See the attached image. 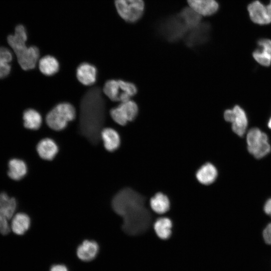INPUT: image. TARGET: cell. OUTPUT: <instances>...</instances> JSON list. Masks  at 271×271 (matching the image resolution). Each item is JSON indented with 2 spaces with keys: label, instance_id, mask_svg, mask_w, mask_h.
<instances>
[{
  "label": "cell",
  "instance_id": "cell-16",
  "mask_svg": "<svg viewBox=\"0 0 271 271\" xmlns=\"http://www.w3.org/2000/svg\"><path fill=\"white\" fill-rule=\"evenodd\" d=\"M37 67L43 75L52 76L59 72L60 63L55 56L51 55H45L40 57Z\"/></svg>",
  "mask_w": 271,
  "mask_h": 271
},
{
  "label": "cell",
  "instance_id": "cell-31",
  "mask_svg": "<svg viewBox=\"0 0 271 271\" xmlns=\"http://www.w3.org/2000/svg\"><path fill=\"white\" fill-rule=\"evenodd\" d=\"M223 115L226 121L231 123L234 116L233 109H228L226 110L224 112Z\"/></svg>",
  "mask_w": 271,
  "mask_h": 271
},
{
  "label": "cell",
  "instance_id": "cell-29",
  "mask_svg": "<svg viewBox=\"0 0 271 271\" xmlns=\"http://www.w3.org/2000/svg\"><path fill=\"white\" fill-rule=\"evenodd\" d=\"M120 88L122 93H125L131 97L138 92L137 87L134 84L123 79H118Z\"/></svg>",
  "mask_w": 271,
  "mask_h": 271
},
{
  "label": "cell",
  "instance_id": "cell-24",
  "mask_svg": "<svg viewBox=\"0 0 271 271\" xmlns=\"http://www.w3.org/2000/svg\"><path fill=\"white\" fill-rule=\"evenodd\" d=\"M152 209L158 214L166 213L170 207V202L168 197L162 193H156L150 201Z\"/></svg>",
  "mask_w": 271,
  "mask_h": 271
},
{
  "label": "cell",
  "instance_id": "cell-8",
  "mask_svg": "<svg viewBox=\"0 0 271 271\" xmlns=\"http://www.w3.org/2000/svg\"><path fill=\"white\" fill-rule=\"evenodd\" d=\"M17 207V202L13 197H9L7 193H0V233L8 234L11 230L9 221L14 215Z\"/></svg>",
  "mask_w": 271,
  "mask_h": 271
},
{
  "label": "cell",
  "instance_id": "cell-7",
  "mask_svg": "<svg viewBox=\"0 0 271 271\" xmlns=\"http://www.w3.org/2000/svg\"><path fill=\"white\" fill-rule=\"evenodd\" d=\"M114 5L119 16L127 23L138 21L145 11L144 0H114Z\"/></svg>",
  "mask_w": 271,
  "mask_h": 271
},
{
  "label": "cell",
  "instance_id": "cell-1",
  "mask_svg": "<svg viewBox=\"0 0 271 271\" xmlns=\"http://www.w3.org/2000/svg\"><path fill=\"white\" fill-rule=\"evenodd\" d=\"M102 88L96 85L87 89L76 109L78 132L93 145L101 141L102 129L111 124L110 100L105 99Z\"/></svg>",
  "mask_w": 271,
  "mask_h": 271
},
{
  "label": "cell",
  "instance_id": "cell-3",
  "mask_svg": "<svg viewBox=\"0 0 271 271\" xmlns=\"http://www.w3.org/2000/svg\"><path fill=\"white\" fill-rule=\"evenodd\" d=\"M28 36L25 27L19 24L15 27L14 33L7 37L8 46L24 70L36 68L41 57L40 50L37 46L28 45Z\"/></svg>",
  "mask_w": 271,
  "mask_h": 271
},
{
  "label": "cell",
  "instance_id": "cell-2",
  "mask_svg": "<svg viewBox=\"0 0 271 271\" xmlns=\"http://www.w3.org/2000/svg\"><path fill=\"white\" fill-rule=\"evenodd\" d=\"M146 202L145 196L130 188L121 189L112 199V209L122 218V229L127 234L138 235L150 228L152 215Z\"/></svg>",
  "mask_w": 271,
  "mask_h": 271
},
{
  "label": "cell",
  "instance_id": "cell-23",
  "mask_svg": "<svg viewBox=\"0 0 271 271\" xmlns=\"http://www.w3.org/2000/svg\"><path fill=\"white\" fill-rule=\"evenodd\" d=\"M30 219L25 213H19L12 218L11 228L17 235L24 234L29 228Z\"/></svg>",
  "mask_w": 271,
  "mask_h": 271
},
{
  "label": "cell",
  "instance_id": "cell-22",
  "mask_svg": "<svg viewBox=\"0 0 271 271\" xmlns=\"http://www.w3.org/2000/svg\"><path fill=\"white\" fill-rule=\"evenodd\" d=\"M8 175L12 180L19 181L27 174V167L26 163L22 160L13 159L8 163Z\"/></svg>",
  "mask_w": 271,
  "mask_h": 271
},
{
  "label": "cell",
  "instance_id": "cell-12",
  "mask_svg": "<svg viewBox=\"0 0 271 271\" xmlns=\"http://www.w3.org/2000/svg\"><path fill=\"white\" fill-rule=\"evenodd\" d=\"M187 2L189 7L202 17L211 16L219 9L216 0H187Z\"/></svg>",
  "mask_w": 271,
  "mask_h": 271
},
{
  "label": "cell",
  "instance_id": "cell-17",
  "mask_svg": "<svg viewBox=\"0 0 271 271\" xmlns=\"http://www.w3.org/2000/svg\"><path fill=\"white\" fill-rule=\"evenodd\" d=\"M98 251L99 246L96 242L85 240L78 246L76 254L80 260L89 261L96 256Z\"/></svg>",
  "mask_w": 271,
  "mask_h": 271
},
{
  "label": "cell",
  "instance_id": "cell-10",
  "mask_svg": "<svg viewBox=\"0 0 271 271\" xmlns=\"http://www.w3.org/2000/svg\"><path fill=\"white\" fill-rule=\"evenodd\" d=\"M210 29L209 24L202 22L188 31L184 38L185 44L188 47L193 48L205 43L208 40Z\"/></svg>",
  "mask_w": 271,
  "mask_h": 271
},
{
  "label": "cell",
  "instance_id": "cell-4",
  "mask_svg": "<svg viewBox=\"0 0 271 271\" xmlns=\"http://www.w3.org/2000/svg\"><path fill=\"white\" fill-rule=\"evenodd\" d=\"M76 116L77 110L73 104L66 102H60L47 113L44 122L51 129L60 131L65 129Z\"/></svg>",
  "mask_w": 271,
  "mask_h": 271
},
{
  "label": "cell",
  "instance_id": "cell-21",
  "mask_svg": "<svg viewBox=\"0 0 271 271\" xmlns=\"http://www.w3.org/2000/svg\"><path fill=\"white\" fill-rule=\"evenodd\" d=\"M14 54L12 50L6 46H0V79L7 77L11 71V62Z\"/></svg>",
  "mask_w": 271,
  "mask_h": 271
},
{
  "label": "cell",
  "instance_id": "cell-6",
  "mask_svg": "<svg viewBox=\"0 0 271 271\" xmlns=\"http://www.w3.org/2000/svg\"><path fill=\"white\" fill-rule=\"evenodd\" d=\"M248 152L256 159L262 158L271 151L267 134L259 128L250 129L246 137Z\"/></svg>",
  "mask_w": 271,
  "mask_h": 271
},
{
  "label": "cell",
  "instance_id": "cell-30",
  "mask_svg": "<svg viewBox=\"0 0 271 271\" xmlns=\"http://www.w3.org/2000/svg\"><path fill=\"white\" fill-rule=\"evenodd\" d=\"M263 237L266 243L271 244V223H269L263 230Z\"/></svg>",
  "mask_w": 271,
  "mask_h": 271
},
{
  "label": "cell",
  "instance_id": "cell-15",
  "mask_svg": "<svg viewBox=\"0 0 271 271\" xmlns=\"http://www.w3.org/2000/svg\"><path fill=\"white\" fill-rule=\"evenodd\" d=\"M101 140L106 150L112 152L116 150L120 144L119 133L114 128L106 127L100 133Z\"/></svg>",
  "mask_w": 271,
  "mask_h": 271
},
{
  "label": "cell",
  "instance_id": "cell-20",
  "mask_svg": "<svg viewBox=\"0 0 271 271\" xmlns=\"http://www.w3.org/2000/svg\"><path fill=\"white\" fill-rule=\"evenodd\" d=\"M218 175L217 170L213 164L206 163L197 170L196 177L199 182L205 185H210L216 179Z\"/></svg>",
  "mask_w": 271,
  "mask_h": 271
},
{
  "label": "cell",
  "instance_id": "cell-14",
  "mask_svg": "<svg viewBox=\"0 0 271 271\" xmlns=\"http://www.w3.org/2000/svg\"><path fill=\"white\" fill-rule=\"evenodd\" d=\"M36 150L42 159L50 161L55 158L58 152L59 148L53 139L45 138L38 142L36 146Z\"/></svg>",
  "mask_w": 271,
  "mask_h": 271
},
{
  "label": "cell",
  "instance_id": "cell-13",
  "mask_svg": "<svg viewBox=\"0 0 271 271\" xmlns=\"http://www.w3.org/2000/svg\"><path fill=\"white\" fill-rule=\"evenodd\" d=\"M258 48L252 53L254 59L260 65L268 66L271 64V40L260 39L257 42Z\"/></svg>",
  "mask_w": 271,
  "mask_h": 271
},
{
  "label": "cell",
  "instance_id": "cell-33",
  "mask_svg": "<svg viewBox=\"0 0 271 271\" xmlns=\"http://www.w3.org/2000/svg\"><path fill=\"white\" fill-rule=\"evenodd\" d=\"M263 210L264 212L271 217V198L268 199L265 203Z\"/></svg>",
  "mask_w": 271,
  "mask_h": 271
},
{
  "label": "cell",
  "instance_id": "cell-19",
  "mask_svg": "<svg viewBox=\"0 0 271 271\" xmlns=\"http://www.w3.org/2000/svg\"><path fill=\"white\" fill-rule=\"evenodd\" d=\"M234 116L231 122L232 129L238 136L242 137L247 126V118L244 110L238 105L233 108Z\"/></svg>",
  "mask_w": 271,
  "mask_h": 271
},
{
  "label": "cell",
  "instance_id": "cell-11",
  "mask_svg": "<svg viewBox=\"0 0 271 271\" xmlns=\"http://www.w3.org/2000/svg\"><path fill=\"white\" fill-rule=\"evenodd\" d=\"M98 70L95 66L88 63H80L76 70V77L77 80L85 86H91L97 81Z\"/></svg>",
  "mask_w": 271,
  "mask_h": 271
},
{
  "label": "cell",
  "instance_id": "cell-18",
  "mask_svg": "<svg viewBox=\"0 0 271 271\" xmlns=\"http://www.w3.org/2000/svg\"><path fill=\"white\" fill-rule=\"evenodd\" d=\"M24 126L29 130H37L43 123V117L36 109L29 108L25 110L23 113Z\"/></svg>",
  "mask_w": 271,
  "mask_h": 271
},
{
  "label": "cell",
  "instance_id": "cell-25",
  "mask_svg": "<svg viewBox=\"0 0 271 271\" xmlns=\"http://www.w3.org/2000/svg\"><path fill=\"white\" fill-rule=\"evenodd\" d=\"M104 95L113 102H119V97L122 93L118 79L107 80L102 88Z\"/></svg>",
  "mask_w": 271,
  "mask_h": 271
},
{
  "label": "cell",
  "instance_id": "cell-5",
  "mask_svg": "<svg viewBox=\"0 0 271 271\" xmlns=\"http://www.w3.org/2000/svg\"><path fill=\"white\" fill-rule=\"evenodd\" d=\"M189 30L179 13L164 19L159 26L160 34L170 42H175L184 39Z\"/></svg>",
  "mask_w": 271,
  "mask_h": 271
},
{
  "label": "cell",
  "instance_id": "cell-32",
  "mask_svg": "<svg viewBox=\"0 0 271 271\" xmlns=\"http://www.w3.org/2000/svg\"><path fill=\"white\" fill-rule=\"evenodd\" d=\"M50 271H68L67 266L64 264H54L50 269Z\"/></svg>",
  "mask_w": 271,
  "mask_h": 271
},
{
  "label": "cell",
  "instance_id": "cell-26",
  "mask_svg": "<svg viewBox=\"0 0 271 271\" xmlns=\"http://www.w3.org/2000/svg\"><path fill=\"white\" fill-rule=\"evenodd\" d=\"M117 106L121 115L128 122L134 120L138 116V106L134 101L131 99L119 103Z\"/></svg>",
  "mask_w": 271,
  "mask_h": 271
},
{
  "label": "cell",
  "instance_id": "cell-27",
  "mask_svg": "<svg viewBox=\"0 0 271 271\" xmlns=\"http://www.w3.org/2000/svg\"><path fill=\"white\" fill-rule=\"evenodd\" d=\"M172 223L167 217L158 219L154 224V228L157 236L162 239L169 238L172 233Z\"/></svg>",
  "mask_w": 271,
  "mask_h": 271
},
{
  "label": "cell",
  "instance_id": "cell-9",
  "mask_svg": "<svg viewBox=\"0 0 271 271\" xmlns=\"http://www.w3.org/2000/svg\"><path fill=\"white\" fill-rule=\"evenodd\" d=\"M247 11L253 23L262 25L271 23V0L267 5L254 1L248 5Z\"/></svg>",
  "mask_w": 271,
  "mask_h": 271
},
{
  "label": "cell",
  "instance_id": "cell-28",
  "mask_svg": "<svg viewBox=\"0 0 271 271\" xmlns=\"http://www.w3.org/2000/svg\"><path fill=\"white\" fill-rule=\"evenodd\" d=\"M179 13L186 22L190 30L195 28L202 22V17L190 7L183 8Z\"/></svg>",
  "mask_w": 271,
  "mask_h": 271
}]
</instances>
